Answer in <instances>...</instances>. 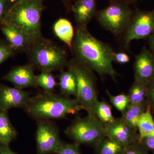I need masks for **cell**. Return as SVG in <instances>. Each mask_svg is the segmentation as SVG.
Returning <instances> with one entry per match:
<instances>
[{
	"label": "cell",
	"instance_id": "36",
	"mask_svg": "<svg viewBox=\"0 0 154 154\" xmlns=\"http://www.w3.org/2000/svg\"><path fill=\"white\" fill-rule=\"evenodd\" d=\"M110 1H120V2H123L127 3L129 5H131V4L137 2L138 1H141V0H109Z\"/></svg>",
	"mask_w": 154,
	"mask_h": 154
},
{
	"label": "cell",
	"instance_id": "33",
	"mask_svg": "<svg viewBox=\"0 0 154 154\" xmlns=\"http://www.w3.org/2000/svg\"><path fill=\"white\" fill-rule=\"evenodd\" d=\"M147 39L149 50L151 53L154 57V32Z\"/></svg>",
	"mask_w": 154,
	"mask_h": 154
},
{
	"label": "cell",
	"instance_id": "22",
	"mask_svg": "<svg viewBox=\"0 0 154 154\" xmlns=\"http://www.w3.org/2000/svg\"><path fill=\"white\" fill-rule=\"evenodd\" d=\"M147 91V85L134 80L127 95L130 104H141L146 103Z\"/></svg>",
	"mask_w": 154,
	"mask_h": 154
},
{
	"label": "cell",
	"instance_id": "27",
	"mask_svg": "<svg viewBox=\"0 0 154 154\" xmlns=\"http://www.w3.org/2000/svg\"><path fill=\"white\" fill-rule=\"evenodd\" d=\"M16 52L7 41H0V64L14 56Z\"/></svg>",
	"mask_w": 154,
	"mask_h": 154
},
{
	"label": "cell",
	"instance_id": "24",
	"mask_svg": "<svg viewBox=\"0 0 154 154\" xmlns=\"http://www.w3.org/2000/svg\"><path fill=\"white\" fill-rule=\"evenodd\" d=\"M35 81L37 87H41L44 91L50 93H53L57 85L51 72H42L40 74L36 75Z\"/></svg>",
	"mask_w": 154,
	"mask_h": 154
},
{
	"label": "cell",
	"instance_id": "25",
	"mask_svg": "<svg viewBox=\"0 0 154 154\" xmlns=\"http://www.w3.org/2000/svg\"><path fill=\"white\" fill-rule=\"evenodd\" d=\"M110 103L116 108V110L121 112L122 115L124 113L130 104L129 98L128 95L121 94L113 96L107 91Z\"/></svg>",
	"mask_w": 154,
	"mask_h": 154
},
{
	"label": "cell",
	"instance_id": "15",
	"mask_svg": "<svg viewBox=\"0 0 154 154\" xmlns=\"http://www.w3.org/2000/svg\"><path fill=\"white\" fill-rule=\"evenodd\" d=\"M0 29L7 42L16 51L28 52L33 43L20 29L4 22L0 25Z\"/></svg>",
	"mask_w": 154,
	"mask_h": 154
},
{
	"label": "cell",
	"instance_id": "9",
	"mask_svg": "<svg viewBox=\"0 0 154 154\" xmlns=\"http://www.w3.org/2000/svg\"><path fill=\"white\" fill-rule=\"evenodd\" d=\"M36 134V154H56L63 142L54 123L38 120Z\"/></svg>",
	"mask_w": 154,
	"mask_h": 154
},
{
	"label": "cell",
	"instance_id": "2",
	"mask_svg": "<svg viewBox=\"0 0 154 154\" xmlns=\"http://www.w3.org/2000/svg\"><path fill=\"white\" fill-rule=\"evenodd\" d=\"M24 109L30 116L38 120L64 118L68 114H77L84 110L75 99L44 91L31 97Z\"/></svg>",
	"mask_w": 154,
	"mask_h": 154
},
{
	"label": "cell",
	"instance_id": "11",
	"mask_svg": "<svg viewBox=\"0 0 154 154\" xmlns=\"http://www.w3.org/2000/svg\"><path fill=\"white\" fill-rule=\"evenodd\" d=\"M31 98L27 91L0 84V110L8 111L11 108H24Z\"/></svg>",
	"mask_w": 154,
	"mask_h": 154
},
{
	"label": "cell",
	"instance_id": "34",
	"mask_svg": "<svg viewBox=\"0 0 154 154\" xmlns=\"http://www.w3.org/2000/svg\"><path fill=\"white\" fill-rule=\"evenodd\" d=\"M0 154H19L12 151L9 146L0 145Z\"/></svg>",
	"mask_w": 154,
	"mask_h": 154
},
{
	"label": "cell",
	"instance_id": "18",
	"mask_svg": "<svg viewBox=\"0 0 154 154\" xmlns=\"http://www.w3.org/2000/svg\"><path fill=\"white\" fill-rule=\"evenodd\" d=\"M58 79L61 95L68 98L71 96L76 97L77 83L75 77L73 72L69 69L65 71H62L59 75Z\"/></svg>",
	"mask_w": 154,
	"mask_h": 154
},
{
	"label": "cell",
	"instance_id": "17",
	"mask_svg": "<svg viewBox=\"0 0 154 154\" xmlns=\"http://www.w3.org/2000/svg\"><path fill=\"white\" fill-rule=\"evenodd\" d=\"M17 135V131L9 119L8 111L0 110V145L9 146Z\"/></svg>",
	"mask_w": 154,
	"mask_h": 154
},
{
	"label": "cell",
	"instance_id": "29",
	"mask_svg": "<svg viewBox=\"0 0 154 154\" xmlns=\"http://www.w3.org/2000/svg\"><path fill=\"white\" fill-rule=\"evenodd\" d=\"M146 102L152 114L154 115V80L148 85Z\"/></svg>",
	"mask_w": 154,
	"mask_h": 154
},
{
	"label": "cell",
	"instance_id": "30",
	"mask_svg": "<svg viewBox=\"0 0 154 154\" xmlns=\"http://www.w3.org/2000/svg\"><path fill=\"white\" fill-rule=\"evenodd\" d=\"M139 142L149 152L154 153V131L151 134L145 137Z\"/></svg>",
	"mask_w": 154,
	"mask_h": 154
},
{
	"label": "cell",
	"instance_id": "8",
	"mask_svg": "<svg viewBox=\"0 0 154 154\" xmlns=\"http://www.w3.org/2000/svg\"><path fill=\"white\" fill-rule=\"evenodd\" d=\"M154 32V10L143 11L138 9L133 14L122 35V42L127 48L131 41L148 38Z\"/></svg>",
	"mask_w": 154,
	"mask_h": 154
},
{
	"label": "cell",
	"instance_id": "37",
	"mask_svg": "<svg viewBox=\"0 0 154 154\" xmlns=\"http://www.w3.org/2000/svg\"><path fill=\"white\" fill-rule=\"evenodd\" d=\"M10 2H11V4H12V5H13V4H15V3L21 2V1H24V0H10Z\"/></svg>",
	"mask_w": 154,
	"mask_h": 154
},
{
	"label": "cell",
	"instance_id": "35",
	"mask_svg": "<svg viewBox=\"0 0 154 154\" xmlns=\"http://www.w3.org/2000/svg\"><path fill=\"white\" fill-rule=\"evenodd\" d=\"M63 3L66 9L68 12H70L71 10V7L72 5V2L74 0H60Z\"/></svg>",
	"mask_w": 154,
	"mask_h": 154
},
{
	"label": "cell",
	"instance_id": "7",
	"mask_svg": "<svg viewBox=\"0 0 154 154\" xmlns=\"http://www.w3.org/2000/svg\"><path fill=\"white\" fill-rule=\"evenodd\" d=\"M65 133L75 142L94 147L106 136L104 125L90 114L84 118H75L67 128Z\"/></svg>",
	"mask_w": 154,
	"mask_h": 154
},
{
	"label": "cell",
	"instance_id": "6",
	"mask_svg": "<svg viewBox=\"0 0 154 154\" xmlns=\"http://www.w3.org/2000/svg\"><path fill=\"white\" fill-rule=\"evenodd\" d=\"M130 5L120 1H110L108 5L96 13V19L103 28L119 37L126 30L133 14Z\"/></svg>",
	"mask_w": 154,
	"mask_h": 154
},
{
	"label": "cell",
	"instance_id": "16",
	"mask_svg": "<svg viewBox=\"0 0 154 154\" xmlns=\"http://www.w3.org/2000/svg\"><path fill=\"white\" fill-rule=\"evenodd\" d=\"M53 29L56 36L71 49L75 31L71 22L65 18H60L54 23Z\"/></svg>",
	"mask_w": 154,
	"mask_h": 154
},
{
	"label": "cell",
	"instance_id": "10",
	"mask_svg": "<svg viewBox=\"0 0 154 154\" xmlns=\"http://www.w3.org/2000/svg\"><path fill=\"white\" fill-rule=\"evenodd\" d=\"M104 128L105 135L113 138L125 147L139 141L138 133L121 117L115 118L113 122L104 125Z\"/></svg>",
	"mask_w": 154,
	"mask_h": 154
},
{
	"label": "cell",
	"instance_id": "32",
	"mask_svg": "<svg viewBox=\"0 0 154 154\" xmlns=\"http://www.w3.org/2000/svg\"><path fill=\"white\" fill-rule=\"evenodd\" d=\"M130 57L127 54L124 52H115L114 54V61L119 64H125L129 62Z\"/></svg>",
	"mask_w": 154,
	"mask_h": 154
},
{
	"label": "cell",
	"instance_id": "26",
	"mask_svg": "<svg viewBox=\"0 0 154 154\" xmlns=\"http://www.w3.org/2000/svg\"><path fill=\"white\" fill-rule=\"evenodd\" d=\"M80 144L77 142L66 143L63 142L56 154H82Z\"/></svg>",
	"mask_w": 154,
	"mask_h": 154
},
{
	"label": "cell",
	"instance_id": "13",
	"mask_svg": "<svg viewBox=\"0 0 154 154\" xmlns=\"http://www.w3.org/2000/svg\"><path fill=\"white\" fill-rule=\"evenodd\" d=\"M34 66L31 63L16 66L4 76L3 79L12 83L15 88L22 89L29 87H37Z\"/></svg>",
	"mask_w": 154,
	"mask_h": 154
},
{
	"label": "cell",
	"instance_id": "31",
	"mask_svg": "<svg viewBox=\"0 0 154 154\" xmlns=\"http://www.w3.org/2000/svg\"><path fill=\"white\" fill-rule=\"evenodd\" d=\"M12 5L10 0H0V25Z\"/></svg>",
	"mask_w": 154,
	"mask_h": 154
},
{
	"label": "cell",
	"instance_id": "21",
	"mask_svg": "<svg viewBox=\"0 0 154 154\" xmlns=\"http://www.w3.org/2000/svg\"><path fill=\"white\" fill-rule=\"evenodd\" d=\"M111 110V106L108 102L98 100L94 105L92 113L90 114L94 116L105 125L110 124L115 120Z\"/></svg>",
	"mask_w": 154,
	"mask_h": 154
},
{
	"label": "cell",
	"instance_id": "5",
	"mask_svg": "<svg viewBox=\"0 0 154 154\" xmlns=\"http://www.w3.org/2000/svg\"><path fill=\"white\" fill-rule=\"evenodd\" d=\"M68 69L71 70L75 77L77 83V102L91 114L94 105L98 101L96 78L89 67L76 58L68 61Z\"/></svg>",
	"mask_w": 154,
	"mask_h": 154
},
{
	"label": "cell",
	"instance_id": "4",
	"mask_svg": "<svg viewBox=\"0 0 154 154\" xmlns=\"http://www.w3.org/2000/svg\"><path fill=\"white\" fill-rule=\"evenodd\" d=\"M27 53L30 63L42 72L61 70L68 62L65 51L43 37L32 44Z\"/></svg>",
	"mask_w": 154,
	"mask_h": 154
},
{
	"label": "cell",
	"instance_id": "38",
	"mask_svg": "<svg viewBox=\"0 0 154 154\" xmlns=\"http://www.w3.org/2000/svg\"><path fill=\"white\" fill-rule=\"evenodd\" d=\"M152 154H154V153H152Z\"/></svg>",
	"mask_w": 154,
	"mask_h": 154
},
{
	"label": "cell",
	"instance_id": "28",
	"mask_svg": "<svg viewBox=\"0 0 154 154\" xmlns=\"http://www.w3.org/2000/svg\"><path fill=\"white\" fill-rule=\"evenodd\" d=\"M123 154H150L139 141L127 147Z\"/></svg>",
	"mask_w": 154,
	"mask_h": 154
},
{
	"label": "cell",
	"instance_id": "12",
	"mask_svg": "<svg viewBox=\"0 0 154 154\" xmlns=\"http://www.w3.org/2000/svg\"><path fill=\"white\" fill-rule=\"evenodd\" d=\"M134 71V80L147 85L154 80V57L145 46L136 56Z\"/></svg>",
	"mask_w": 154,
	"mask_h": 154
},
{
	"label": "cell",
	"instance_id": "3",
	"mask_svg": "<svg viewBox=\"0 0 154 154\" xmlns=\"http://www.w3.org/2000/svg\"><path fill=\"white\" fill-rule=\"evenodd\" d=\"M43 0H24L12 5L4 21L22 31L32 43L42 37L41 17Z\"/></svg>",
	"mask_w": 154,
	"mask_h": 154
},
{
	"label": "cell",
	"instance_id": "20",
	"mask_svg": "<svg viewBox=\"0 0 154 154\" xmlns=\"http://www.w3.org/2000/svg\"><path fill=\"white\" fill-rule=\"evenodd\" d=\"M96 154H123L126 148L113 138L105 136L95 147Z\"/></svg>",
	"mask_w": 154,
	"mask_h": 154
},
{
	"label": "cell",
	"instance_id": "23",
	"mask_svg": "<svg viewBox=\"0 0 154 154\" xmlns=\"http://www.w3.org/2000/svg\"><path fill=\"white\" fill-rule=\"evenodd\" d=\"M137 129L139 135V141L154 131V120L149 106L138 122Z\"/></svg>",
	"mask_w": 154,
	"mask_h": 154
},
{
	"label": "cell",
	"instance_id": "19",
	"mask_svg": "<svg viewBox=\"0 0 154 154\" xmlns=\"http://www.w3.org/2000/svg\"><path fill=\"white\" fill-rule=\"evenodd\" d=\"M148 107L147 102L141 104L130 103L121 118L132 128L137 131L138 122L143 113Z\"/></svg>",
	"mask_w": 154,
	"mask_h": 154
},
{
	"label": "cell",
	"instance_id": "14",
	"mask_svg": "<svg viewBox=\"0 0 154 154\" xmlns=\"http://www.w3.org/2000/svg\"><path fill=\"white\" fill-rule=\"evenodd\" d=\"M97 0H74L71 11L76 27L87 28L96 14Z\"/></svg>",
	"mask_w": 154,
	"mask_h": 154
},
{
	"label": "cell",
	"instance_id": "1",
	"mask_svg": "<svg viewBox=\"0 0 154 154\" xmlns=\"http://www.w3.org/2000/svg\"><path fill=\"white\" fill-rule=\"evenodd\" d=\"M71 50L75 57L92 70L116 81L119 75L113 65L115 52L109 44L92 35L87 28L76 26Z\"/></svg>",
	"mask_w": 154,
	"mask_h": 154
}]
</instances>
